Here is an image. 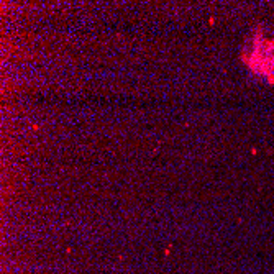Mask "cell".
I'll return each mask as SVG.
<instances>
[{
  "label": "cell",
  "mask_w": 274,
  "mask_h": 274,
  "mask_svg": "<svg viewBox=\"0 0 274 274\" xmlns=\"http://www.w3.org/2000/svg\"><path fill=\"white\" fill-rule=\"evenodd\" d=\"M241 61L253 74L266 76L268 82L274 85V38H264L261 31H256L253 49L243 53Z\"/></svg>",
  "instance_id": "6da1fadb"
}]
</instances>
